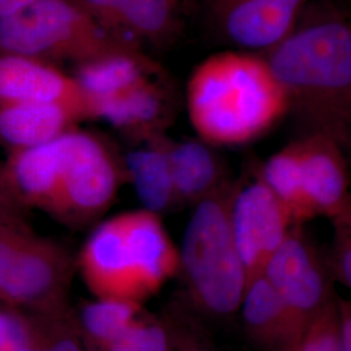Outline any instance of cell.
Returning <instances> with one entry per match:
<instances>
[{"instance_id":"1","label":"cell","mask_w":351,"mask_h":351,"mask_svg":"<svg viewBox=\"0 0 351 351\" xmlns=\"http://www.w3.org/2000/svg\"><path fill=\"white\" fill-rule=\"evenodd\" d=\"M265 60L306 136L322 134L345 145L351 116L350 25L337 17L295 24Z\"/></svg>"},{"instance_id":"2","label":"cell","mask_w":351,"mask_h":351,"mask_svg":"<svg viewBox=\"0 0 351 351\" xmlns=\"http://www.w3.org/2000/svg\"><path fill=\"white\" fill-rule=\"evenodd\" d=\"M190 123L210 146H237L262 137L289 113L288 95L265 58L223 51L203 60L186 91Z\"/></svg>"},{"instance_id":"3","label":"cell","mask_w":351,"mask_h":351,"mask_svg":"<svg viewBox=\"0 0 351 351\" xmlns=\"http://www.w3.org/2000/svg\"><path fill=\"white\" fill-rule=\"evenodd\" d=\"M78 265L97 300L142 304L180 272V254L160 216L139 210L97 226Z\"/></svg>"},{"instance_id":"4","label":"cell","mask_w":351,"mask_h":351,"mask_svg":"<svg viewBox=\"0 0 351 351\" xmlns=\"http://www.w3.org/2000/svg\"><path fill=\"white\" fill-rule=\"evenodd\" d=\"M236 186L226 182L195 204L178 250L194 306L213 317L237 314L247 285L230 224Z\"/></svg>"},{"instance_id":"5","label":"cell","mask_w":351,"mask_h":351,"mask_svg":"<svg viewBox=\"0 0 351 351\" xmlns=\"http://www.w3.org/2000/svg\"><path fill=\"white\" fill-rule=\"evenodd\" d=\"M138 51L99 24L78 0H37L0 20V52L50 62L90 63Z\"/></svg>"},{"instance_id":"6","label":"cell","mask_w":351,"mask_h":351,"mask_svg":"<svg viewBox=\"0 0 351 351\" xmlns=\"http://www.w3.org/2000/svg\"><path fill=\"white\" fill-rule=\"evenodd\" d=\"M75 261L25 223L0 226V303L39 315L66 314Z\"/></svg>"},{"instance_id":"7","label":"cell","mask_w":351,"mask_h":351,"mask_svg":"<svg viewBox=\"0 0 351 351\" xmlns=\"http://www.w3.org/2000/svg\"><path fill=\"white\" fill-rule=\"evenodd\" d=\"M56 185L49 213L64 224L86 226L114 201L121 167L101 139L72 129L58 138Z\"/></svg>"},{"instance_id":"8","label":"cell","mask_w":351,"mask_h":351,"mask_svg":"<svg viewBox=\"0 0 351 351\" xmlns=\"http://www.w3.org/2000/svg\"><path fill=\"white\" fill-rule=\"evenodd\" d=\"M263 276L288 308L301 341L311 322L336 298L326 259L306 237L301 226L291 228L269 259Z\"/></svg>"},{"instance_id":"9","label":"cell","mask_w":351,"mask_h":351,"mask_svg":"<svg viewBox=\"0 0 351 351\" xmlns=\"http://www.w3.org/2000/svg\"><path fill=\"white\" fill-rule=\"evenodd\" d=\"M230 224L247 285L263 275L269 259L295 226L261 176L245 186H236L230 203Z\"/></svg>"},{"instance_id":"10","label":"cell","mask_w":351,"mask_h":351,"mask_svg":"<svg viewBox=\"0 0 351 351\" xmlns=\"http://www.w3.org/2000/svg\"><path fill=\"white\" fill-rule=\"evenodd\" d=\"M290 145L302 193L314 216L333 219L350 210V180L342 145L322 134H308Z\"/></svg>"},{"instance_id":"11","label":"cell","mask_w":351,"mask_h":351,"mask_svg":"<svg viewBox=\"0 0 351 351\" xmlns=\"http://www.w3.org/2000/svg\"><path fill=\"white\" fill-rule=\"evenodd\" d=\"M0 101L59 104L82 119L94 117L88 94L51 63L0 52Z\"/></svg>"},{"instance_id":"12","label":"cell","mask_w":351,"mask_h":351,"mask_svg":"<svg viewBox=\"0 0 351 351\" xmlns=\"http://www.w3.org/2000/svg\"><path fill=\"white\" fill-rule=\"evenodd\" d=\"M306 0H211L226 37L245 50H271L288 36Z\"/></svg>"},{"instance_id":"13","label":"cell","mask_w":351,"mask_h":351,"mask_svg":"<svg viewBox=\"0 0 351 351\" xmlns=\"http://www.w3.org/2000/svg\"><path fill=\"white\" fill-rule=\"evenodd\" d=\"M94 19L119 37L159 42L180 27L185 0H78ZM136 43V42H134Z\"/></svg>"},{"instance_id":"14","label":"cell","mask_w":351,"mask_h":351,"mask_svg":"<svg viewBox=\"0 0 351 351\" xmlns=\"http://www.w3.org/2000/svg\"><path fill=\"white\" fill-rule=\"evenodd\" d=\"M239 311L247 339L259 350H298L301 339L288 308L263 275L246 287Z\"/></svg>"},{"instance_id":"15","label":"cell","mask_w":351,"mask_h":351,"mask_svg":"<svg viewBox=\"0 0 351 351\" xmlns=\"http://www.w3.org/2000/svg\"><path fill=\"white\" fill-rule=\"evenodd\" d=\"M78 120L59 104L0 101V141L11 150L36 147L72 130Z\"/></svg>"},{"instance_id":"16","label":"cell","mask_w":351,"mask_h":351,"mask_svg":"<svg viewBox=\"0 0 351 351\" xmlns=\"http://www.w3.org/2000/svg\"><path fill=\"white\" fill-rule=\"evenodd\" d=\"M158 73L152 72L113 95L91 101L94 117L104 119L130 134L154 133L165 113V95L159 80L155 78Z\"/></svg>"},{"instance_id":"17","label":"cell","mask_w":351,"mask_h":351,"mask_svg":"<svg viewBox=\"0 0 351 351\" xmlns=\"http://www.w3.org/2000/svg\"><path fill=\"white\" fill-rule=\"evenodd\" d=\"M176 203L198 204L226 185L221 164L211 146L203 141L168 143Z\"/></svg>"},{"instance_id":"18","label":"cell","mask_w":351,"mask_h":351,"mask_svg":"<svg viewBox=\"0 0 351 351\" xmlns=\"http://www.w3.org/2000/svg\"><path fill=\"white\" fill-rule=\"evenodd\" d=\"M126 176L133 182L143 210L162 215L176 203L175 186L167 142L132 151L125 158Z\"/></svg>"},{"instance_id":"19","label":"cell","mask_w":351,"mask_h":351,"mask_svg":"<svg viewBox=\"0 0 351 351\" xmlns=\"http://www.w3.org/2000/svg\"><path fill=\"white\" fill-rule=\"evenodd\" d=\"M155 71L139 51H132L77 65L75 78L90 101H94L129 88Z\"/></svg>"},{"instance_id":"20","label":"cell","mask_w":351,"mask_h":351,"mask_svg":"<svg viewBox=\"0 0 351 351\" xmlns=\"http://www.w3.org/2000/svg\"><path fill=\"white\" fill-rule=\"evenodd\" d=\"M142 304L133 302L97 300L82 307L78 332L94 350L119 339L142 313Z\"/></svg>"},{"instance_id":"21","label":"cell","mask_w":351,"mask_h":351,"mask_svg":"<svg viewBox=\"0 0 351 351\" xmlns=\"http://www.w3.org/2000/svg\"><path fill=\"white\" fill-rule=\"evenodd\" d=\"M42 316V323L34 324V333L30 343L16 351H86L80 332L68 319V314L60 316Z\"/></svg>"},{"instance_id":"22","label":"cell","mask_w":351,"mask_h":351,"mask_svg":"<svg viewBox=\"0 0 351 351\" xmlns=\"http://www.w3.org/2000/svg\"><path fill=\"white\" fill-rule=\"evenodd\" d=\"M339 298L326 304L304 332L297 351H342L339 339Z\"/></svg>"},{"instance_id":"23","label":"cell","mask_w":351,"mask_h":351,"mask_svg":"<svg viewBox=\"0 0 351 351\" xmlns=\"http://www.w3.org/2000/svg\"><path fill=\"white\" fill-rule=\"evenodd\" d=\"M335 223V241L328 267L335 281L346 288L351 287V210L332 219Z\"/></svg>"},{"instance_id":"24","label":"cell","mask_w":351,"mask_h":351,"mask_svg":"<svg viewBox=\"0 0 351 351\" xmlns=\"http://www.w3.org/2000/svg\"><path fill=\"white\" fill-rule=\"evenodd\" d=\"M165 323L171 337V351H217L201 326L184 313L167 316Z\"/></svg>"},{"instance_id":"25","label":"cell","mask_w":351,"mask_h":351,"mask_svg":"<svg viewBox=\"0 0 351 351\" xmlns=\"http://www.w3.org/2000/svg\"><path fill=\"white\" fill-rule=\"evenodd\" d=\"M34 326L16 308L0 303V351L25 348L33 339Z\"/></svg>"},{"instance_id":"26","label":"cell","mask_w":351,"mask_h":351,"mask_svg":"<svg viewBox=\"0 0 351 351\" xmlns=\"http://www.w3.org/2000/svg\"><path fill=\"white\" fill-rule=\"evenodd\" d=\"M24 208L25 207L16 199L12 190L8 186L3 164L0 163V226L25 223L23 217Z\"/></svg>"},{"instance_id":"27","label":"cell","mask_w":351,"mask_h":351,"mask_svg":"<svg viewBox=\"0 0 351 351\" xmlns=\"http://www.w3.org/2000/svg\"><path fill=\"white\" fill-rule=\"evenodd\" d=\"M37 0H0V20L12 17L24 11Z\"/></svg>"}]
</instances>
